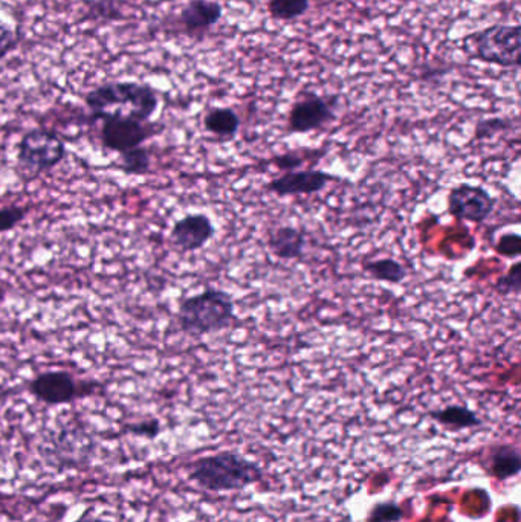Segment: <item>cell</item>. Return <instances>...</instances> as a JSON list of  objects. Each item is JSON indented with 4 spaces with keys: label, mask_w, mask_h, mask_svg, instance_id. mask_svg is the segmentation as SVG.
<instances>
[{
    "label": "cell",
    "mask_w": 521,
    "mask_h": 522,
    "mask_svg": "<svg viewBox=\"0 0 521 522\" xmlns=\"http://www.w3.org/2000/svg\"><path fill=\"white\" fill-rule=\"evenodd\" d=\"M92 121L106 115L127 116L140 123H150L159 106L158 94L149 84L112 81L89 91L85 97Z\"/></svg>",
    "instance_id": "cell-1"
},
{
    "label": "cell",
    "mask_w": 521,
    "mask_h": 522,
    "mask_svg": "<svg viewBox=\"0 0 521 522\" xmlns=\"http://www.w3.org/2000/svg\"><path fill=\"white\" fill-rule=\"evenodd\" d=\"M237 323L236 304L227 290L208 289L182 298L178 307V326L191 338L224 332Z\"/></svg>",
    "instance_id": "cell-2"
},
{
    "label": "cell",
    "mask_w": 521,
    "mask_h": 522,
    "mask_svg": "<svg viewBox=\"0 0 521 522\" xmlns=\"http://www.w3.org/2000/svg\"><path fill=\"white\" fill-rule=\"evenodd\" d=\"M262 469L236 452H219L191 464L188 478L208 492L239 490L262 480Z\"/></svg>",
    "instance_id": "cell-3"
},
{
    "label": "cell",
    "mask_w": 521,
    "mask_h": 522,
    "mask_svg": "<svg viewBox=\"0 0 521 522\" xmlns=\"http://www.w3.org/2000/svg\"><path fill=\"white\" fill-rule=\"evenodd\" d=\"M68 156L65 141L54 130L26 132L17 147V168L22 181L31 182L54 170Z\"/></svg>",
    "instance_id": "cell-4"
},
{
    "label": "cell",
    "mask_w": 521,
    "mask_h": 522,
    "mask_svg": "<svg viewBox=\"0 0 521 522\" xmlns=\"http://www.w3.org/2000/svg\"><path fill=\"white\" fill-rule=\"evenodd\" d=\"M466 42L473 49V57L479 58L480 62L500 68H520V25L496 23L471 34Z\"/></svg>",
    "instance_id": "cell-5"
},
{
    "label": "cell",
    "mask_w": 521,
    "mask_h": 522,
    "mask_svg": "<svg viewBox=\"0 0 521 522\" xmlns=\"http://www.w3.org/2000/svg\"><path fill=\"white\" fill-rule=\"evenodd\" d=\"M98 382H80L65 370L43 371L28 382V391L34 399L49 406L69 405L81 397L95 393Z\"/></svg>",
    "instance_id": "cell-6"
},
{
    "label": "cell",
    "mask_w": 521,
    "mask_h": 522,
    "mask_svg": "<svg viewBox=\"0 0 521 522\" xmlns=\"http://www.w3.org/2000/svg\"><path fill=\"white\" fill-rule=\"evenodd\" d=\"M338 98L303 92L292 104L288 115V132L297 135L317 132L337 120Z\"/></svg>",
    "instance_id": "cell-7"
},
{
    "label": "cell",
    "mask_w": 521,
    "mask_h": 522,
    "mask_svg": "<svg viewBox=\"0 0 521 522\" xmlns=\"http://www.w3.org/2000/svg\"><path fill=\"white\" fill-rule=\"evenodd\" d=\"M98 121H101V144L104 149L117 153L141 147L147 139L164 130L161 124L140 123L127 116L106 115Z\"/></svg>",
    "instance_id": "cell-8"
},
{
    "label": "cell",
    "mask_w": 521,
    "mask_h": 522,
    "mask_svg": "<svg viewBox=\"0 0 521 522\" xmlns=\"http://www.w3.org/2000/svg\"><path fill=\"white\" fill-rule=\"evenodd\" d=\"M497 199L482 185L462 182L454 185L447 197L448 213L462 222L482 225L496 210Z\"/></svg>",
    "instance_id": "cell-9"
},
{
    "label": "cell",
    "mask_w": 521,
    "mask_h": 522,
    "mask_svg": "<svg viewBox=\"0 0 521 522\" xmlns=\"http://www.w3.org/2000/svg\"><path fill=\"white\" fill-rule=\"evenodd\" d=\"M340 181L341 178L337 174L315 170V168L286 171L282 176L272 178L265 185V190L279 197L311 196L326 190L327 185Z\"/></svg>",
    "instance_id": "cell-10"
},
{
    "label": "cell",
    "mask_w": 521,
    "mask_h": 522,
    "mask_svg": "<svg viewBox=\"0 0 521 522\" xmlns=\"http://www.w3.org/2000/svg\"><path fill=\"white\" fill-rule=\"evenodd\" d=\"M216 236V226L207 214H187L176 220L170 231V242L182 254L204 249Z\"/></svg>",
    "instance_id": "cell-11"
},
{
    "label": "cell",
    "mask_w": 521,
    "mask_h": 522,
    "mask_svg": "<svg viewBox=\"0 0 521 522\" xmlns=\"http://www.w3.org/2000/svg\"><path fill=\"white\" fill-rule=\"evenodd\" d=\"M222 17L224 7L217 0H190L179 14V23L187 36H204Z\"/></svg>",
    "instance_id": "cell-12"
},
{
    "label": "cell",
    "mask_w": 521,
    "mask_h": 522,
    "mask_svg": "<svg viewBox=\"0 0 521 522\" xmlns=\"http://www.w3.org/2000/svg\"><path fill=\"white\" fill-rule=\"evenodd\" d=\"M308 237L305 231L295 226H279L268 239V249L282 261L303 260Z\"/></svg>",
    "instance_id": "cell-13"
},
{
    "label": "cell",
    "mask_w": 521,
    "mask_h": 522,
    "mask_svg": "<svg viewBox=\"0 0 521 522\" xmlns=\"http://www.w3.org/2000/svg\"><path fill=\"white\" fill-rule=\"evenodd\" d=\"M204 129L221 141H233L240 130V116L231 107H214L205 113Z\"/></svg>",
    "instance_id": "cell-14"
},
{
    "label": "cell",
    "mask_w": 521,
    "mask_h": 522,
    "mask_svg": "<svg viewBox=\"0 0 521 522\" xmlns=\"http://www.w3.org/2000/svg\"><path fill=\"white\" fill-rule=\"evenodd\" d=\"M431 420L437 425L444 426L450 431H460V429L477 428L483 425V420L477 416L476 411L471 410L466 405H448L441 410H433L428 413Z\"/></svg>",
    "instance_id": "cell-15"
},
{
    "label": "cell",
    "mask_w": 521,
    "mask_h": 522,
    "mask_svg": "<svg viewBox=\"0 0 521 522\" xmlns=\"http://www.w3.org/2000/svg\"><path fill=\"white\" fill-rule=\"evenodd\" d=\"M363 272L379 283L393 284V286L405 283L410 275L401 261L393 257H379L364 261Z\"/></svg>",
    "instance_id": "cell-16"
},
{
    "label": "cell",
    "mask_w": 521,
    "mask_h": 522,
    "mask_svg": "<svg viewBox=\"0 0 521 522\" xmlns=\"http://www.w3.org/2000/svg\"><path fill=\"white\" fill-rule=\"evenodd\" d=\"M489 468H491L492 475L499 480L514 477L521 468L520 452L512 446H499L491 452Z\"/></svg>",
    "instance_id": "cell-17"
},
{
    "label": "cell",
    "mask_w": 521,
    "mask_h": 522,
    "mask_svg": "<svg viewBox=\"0 0 521 522\" xmlns=\"http://www.w3.org/2000/svg\"><path fill=\"white\" fill-rule=\"evenodd\" d=\"M326 153V149L288 150L282 155L274 156L269 162L286 173V171L300 170L303 165L309 164V162H314L315 165L323 159Z\"/></svg>",
    "instance_id": "cell-18"
},
{
    "label": "cell",
    "mask_w": 521,
    "mask_h": 522,
    "mask_svg": "<svg viewBox=\"0 0 521 522\" xmlns=\"http://www.w3.org/2000/svg\"><path fill=\"white\" fill-rule=\"evenodd\" d=\"M118 168L126 176H146L152 171V153L141 147L120 153Z\"/></svg>",
    "instance_id": "cell-19"
},
{
    "label": "cell",
    "mask_w": 521,
    "mask_h": 522,
    "mask_svg": "<svg viewBox=\"0 0 521 522\" xmlns=\"http://www.w3.org/2000/svg\"><path fill=\"white\" fill-rule=\"evenodd\" d=\"M311 8V0H268L269 16L279 22H292L305 16Z\"/></svg>",
    "instance_id": "cell-20"
},
{
    "label": "cell",
    "mask_w": 521,
    "mask_h": 522,
    "mask_svg": "<svg viewBox=\"0 0 521 522\" xmlns=\"http://www.w3.org/2000/svg\"><path fill=\"white\" fill-rule=\"evenodd\" d=\"M511 127V118L489 116V118L477 121L476 127H474V139L476 141H488V139L496 138L497 135L508 132Z\"/></svg>",
    "instance_id": "cell-21"
},
{
    "label": "cell",
    "mask_w": 521,
    "mask_h": 522,
    "mask_svg": "<svg viewBox=\"0 0 521 522\" xmlns=\"http://www.w3.org/2000/svg\"><path fill=\"white\" fill-rule=\"evenodd\" d=\"M494 290L500 297H511V295H520L521 290V263L515 261L514 265L509 268L506 274L497 278L494 283Z\"/></svg>",
    "instance_id": "cell-22"
},
{
    "label": "cell",
    "mask_w": 521,
    "mask_h": 522,
    "mask_svg": "<svg viewBox=\"0 0 521 522\" xmlns=\"http://www.w3.org/2000/svg\"><path fill=\"white\" fill-rule=\"evenodd\" d=\"M123 431L126 434L141 437V439L155 440L161 434L162 426L158 419H144L141 422L127 423L123 426Z\"/></svg>",
    "instance_id": "cell-23"
},
{
    "label": "cell",
    "mask_w": 521,
    "mask_h": 522,
    "mask_svg": "<svg viewBox=\"0 0 521 522\" xmlns=\"http://www.w3.org/2000/svg\"><path fill=\"white\" fill-rule=\"evenodd\" d=\"M28 211H30L28 208L19 205L0 207V234L17 228L28 216Z\"/></svg>",
    "instance_id": "cell-24"
},
{
    "label": "cell",
    "mask_w": 521,
    "mask_h": 522,
    "mask_svg": "<svg viewBox=\"0 0 521 522\" xmlns=\"http://www.w3.org/2000/svg\"><path fill=\"white\" fill-rule=\"evenodd\" d=\"M494 251L502 255V257L517 260L521 252V237L518 236L517 232L503 234V236H500L499 242L494 246Z\"/></svg>",
    "instance_id": "cell-25"
},
{
    "label": "cell",
    "mask_w": 521,
    "mask_h": 522,
    "mask_svg": "<svg viewBox=\"0 0 521 522\" xmlns=\"http://www.w3.org/2000/svg\"><path fill=\"white\" fill-rule=\"evenodd\" d=\"M20 36L16 29L0 20V62L19 46Z\"/></svg>",
    "instance_id": "cell-26"
},
{
    "label": "cell",
    "mask_w": 521,
    "mask_h": 522,
    "mask_svg": "<svg viewBox=\"0 0 521 522\" xmlns=\"http://www.w3.org/2000/svg\"><path fill=\"white\" fill-rule=\"evenodd\" d=\"M91 17L94 20H117L121 19L120 8L115 0H95L91 4Z\"/></svg>",
    "instance_id": "cell-27"
},
{
    "label": "cell",
    "mask_w": 521,
    "mask_h": 522,
    "mask_svg": "<svg viewBox=\"0 0 521 522\" xmlns=\"http://www.w3.org/2000/svg\"><path fill=\"white\" fill-rule=\"evenodd\" d=\"M402 518V510L395 503H381L373 507L369 522H398Z\"/></svg>",
    "instance_id": "cell-28"
},
{
    "label": "cell",
    "mask_w": 521,
    "mask_h": 522,
    "mask_svg": "<svg viewBox=\"0 0 521 522\" xmlns=\"http://www.w3.org/2000/svg\"><path fill=\"white\" fill-rule=\"evenodd\" d=\"M72 522H115V521H112V519L100 518V516L88 515V513H86V515H83V516H81V518L75 519V521H72Z\"/></svg>",
    "instance_id": "cell-29"
}]
</instances>
